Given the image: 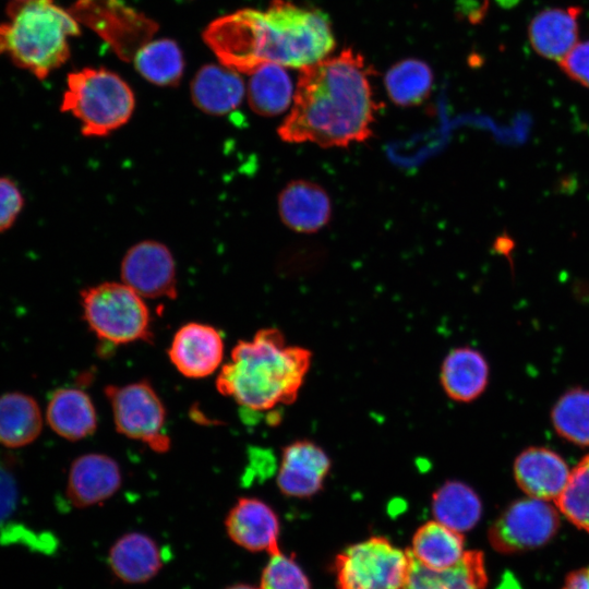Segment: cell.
Masks as SVG:
<instances>
[{"instance_id":"1","label":"cell","mask_w":589,"mask_h":589,"mask_svg":"<svg viewBox=\"0 0 589 589\" xmlns=\"http://www.w3.org/2000/svg\"><path fill=\"white\" fill-rule=\"evenodd\" d=\"M300 70L292 108L278 128L283 141L344 147L371 136L378 106L361 55L345 49Z\"/></svg>"},{"instance_id":"2","label":"cell","mask_w":589,"mask_h":589,"mask_svg":"<svg viewBox=\"0 0 589 589\" xmlns=\"http://www.w3.org/2000/svg\"><path fill=\"white\" fill-rule=\"evenodd\" d=\"M203 37L224 65L247 74L265 62L302 69L335 47L325 13L287 0H273L266 11L242 9L218 17Z\"/></svg>"},{"instance_id":"3","label":"cell","mask_w":589,"mask_h":589,"mask_svg":"<svg viewBox=\"0 0 589 589\" xmlns=\"http://www.w3.org/2000/svg\"><path fill=\"white\" fill-rule=\"evenodd\" d=\"M310 363L311 352L288 346L280 330L260 329L233 347L230 360L220 366L216 388L245 409L271 410L296 400Z\"/></svg>"},{"instance_id":"4","label":"cell","mask_w":589,"mask_h":589,"mask_svg":"<svg viewBox=\"0 0 589 589\" xmlns=\"http://www.w3.org/2000/svg\"><path fill=\"white\" fill-rule=\"evenodd\" d=\"M79 22L53 0L11 1L0 22V56L37 79H46L70 56Z\"/></svg>"},{"instance_id":"5","label":"cell","mask_w":589,"mask_h":589,"mask_svg":"<svg viewBox=\"0 0 589 589\" xmlns=\"http://www.w3.org/2000/svg\"><path fill=\"white\" fill-rule=\"evenodd\" d=\"M134 106L131 87L118 74L85 68L68 75L60 109L80 121L83 135L100 137L125 124Z\"/></svg>"},{"instance_id":"6","label":"cell","mask_w":589,"mask_h":589,"mask_svg":"<svg viewBox=\"0 0 589 589\" xmlns=\"http://www.w3.org/2000/svg\"><path fill=\"white\" fill-rule=\"evenodd\" d=\"M124 283L107 281L81 292L83 317L101 340L115 345L152 339L146 303Z\"/></svg>"},{"instance_id":"7","label":"cell","mask_w":589,"mask_h":589,"mask_svg":"<svg viewBox=\"0 0 589 589\" xmlns=\"http://www.w3.org/2000/svg\"><path fill=\"white\" fill-rule=\"evenodd\" d=\"M411 565L410 550L383 537L352 544L335 561L338 589H401Z\"/></svg>"},{"instance_id":"8","label":"cell","mask_w":589,"mask_h":589,"mask_svg":"<svg viewBox=\"0 0 589 589\" xmlns=\"http://www.w3.org/2000/svg\"><path fill=\"white\" fill-rule=\"evenodd\" d=\"M113 416L116 430L132 440L147 444L157 453L170 448V438L164 433L165 406L147 381L105 388Z\"/></svg>"},{"instance_id":"9","label":"cell","mask_w":589,"mask_h":589,"mask_svg":"<svg viewBox=\"0 0 589 589\" xmlns=\"http://www.w3.org/2000/svg\"><path fill=\"white\" fill-rule=\"evenodd\" d=\"M558 512L550 502L526 497L508 505L489 529L494 550L514 554L538 549L557 532Z\"/></svg>"},{"instance_id":"10","label":"cell","mask_w":589,"mask_h":589,"mask_svg":"<svg viewBox=\"0 0 589 589\" xmlns=\"http://www.w3.org/2000/svg\"><path fill=\"white\" fill-rule=\"evenodd\" d=\"M103 36L121 58L130 60L148 41L157 25L121 0H79L69 10Z\"/></svg>"},{"instance_id":"11","label":"cell","mask_w":589,"mask_h":589,"mask_svg":"<svg viewBox=\"0 0 589 589\" xmlns=\"http://www.w3.org/2000/svg\"><path fill=\"white\" fill-rule=\"evenodd\" d=\"M121 278L143 298L177 297L175 260L160 242L145 240L131 247L121 262Z\"/></svg>"},{"instance_id":"12","label":"cell","mask_w":589,"mask_h":589,"mask_svg":"<svg viewBox=\"0 0 589 589\" xmlns=\"http://www.w3.org/2000/svg\"><path fill=\"white\" fill-rule=\"evenodd\" d=\"M224 349V339L215 327L193 322L177 330L168 357L183 376L203 378L220 368Z\"/></svg>"},{"instance_id":"13","label":"cell","mask_w":589,"mask_h":589,"mask_svg":"<svg viewBox=\"0 0 589 589\" xmlns=\"http://www.w3.org/2000/svg\"><path fill=\"white\" fill-rule=\"evenodd\" d=\"M121 483V470L113 458L89 453L71 464L65 492L72 505L84 508L110 498Z\"/></svg>"},{"instance_id":"14","label":"cell","mask_w":589,"mask_h":589,"mask_svg":"<svg viewBox=\"0 0 589 589\" xmlns=\"http://www.w3.org/2000/svg\"><path fill=\"white\" fill-rule=\"evenodd\" d=\"M229 538L251 552L279 551V521L273 508L254 497H241L225 519Z\"/></svg>"},{"instance_id":"15","label":"cell","mask_w":589,"mask_h":589,"mask_svg":"<svg viewBox=\"0 0 589 589\" xmlns=\"http://www.w3.org/2000/svg\"><path fill=\"white\" fill-rule=\"evenodd\" d=\"M329 467L330 460L320 446L294 442L283 450L277 485L287 496L310 497L322 489Z\"/></svg>"},{"instance_id":"16","label":"cell","mask_w":589,"mask_h":589,"mask_svg":"<svg viewBox=\"0 0 589 589\" xmlns=\"http://www.w3.org/2000/svg\"><path fill=\"white\" fill-rule=\"evenodd\" d=\"M514 478L529 497L555 501L564 490L570 470L566 461L546 447H529L514 461Z\"/></svg>"},{"instance_id":"17","label":"cell","mask_w":589,"mask_h":589,"mask_svg":"<svg viewBox=\"0 0 589 589\" xmlns=\"http://www.w3.org/2000/svg\"><path fill=\"white\" fill-rule=\"evenodd\" d=\"M278 213L290 229L311 233L322 229L329 220L332 204L326 191L306 180L288 183L278 196Z\"/></svg>"},{"instance_id":"18","label":"cell","mask_w":589,"mask_h":589,"mask_svg":"<svg viewBox=\"0 0 589 589\" xmlns=\"http://www.w3.org/2000/svg\"><path fill=\"white\" fill-rule=\"evenodd\" d=\"M244 92L239 72L224 64L202 67L191 83L194 105L203 112L215 116L229 113L239 107Z\"/></svg>"},{"instance_id":"19","label":"cell","mask_w":589,"mask_h":589,"mask_svg":"<svg viewBox=\"0 0 589 589\" xmlns=\"http://www.w3.org/2000/svg\"><path fill=\"white\" fill-rule=\"evenodd\" d=\"M47 423L59 436L80 441L97 429V414L91 397L74 387L59 388L52 393L47 405Z\"/></svg>"},{"instance_id":"20","label":"cell","mask_w":589,"mask_h":589,"mask_svg":"<svg viewBox=\"0 0 589 589\" xmlns=\"http://www.w3.org/2000/svg\"><path fill=\"white\" fill-rule=\"evenodd\" d=\"M579 8L546 9L538 13L528 28L532 48L542 57L561 61L578 43Z\"/></svg>"},{"instance_id":"21","label":"cell","mask_w":589,"mask_h":589,"mask_svg":"<svg viewBox=\"0 0 589 589\" xmlns=\"http://www.w3.org/2000/svg\"><path fill=\"white\" fill-rule=\"evenodd\" d=\"M486 585L483 553L471 550L444 570H431L411 554L409 575L401 589H486Z\"/></svg>"},{"instance_id":"22","label":"cell","mask_w":589,"mask_h":589,"mask_svg":"<svg viewBox=\"0 0 589 589\" xmlns=\"http://www.w3.org/2000/svg\"><path fill=\"white\" fill-rule=\"evenodd\" d=\"M115 575L124 582L141 584L153 578L161 568V553L156 542L141 532L120 537L109 552Z\"/></svg>"},{"instance_id":"23","label":"cell","mask_w":589,"mask_h":589,"mask_svg":"<svg viewBox=\"0 0 589 589\" xmlns=\"http://www.w3.org/2000/svg\"><path fill=\"white\" fill-rule=\"evenodd\" d=\"M489 365L484 357L468 347L452 350L441 370V383L449 398L468 402L478 398L486 387Z\"/></svg>"},{"instance_id":"24","label":"cell","mask_w":589,"mask_h":589,"mask_svg":"<svg viewBox=\"0 0 589 589\" xmlns=\"http://www.w3.org/2000/svg\"><path fill=\"white\" fill-rule=\"evenodd\" d=\"M41 430V410L32 396L20 392L0 395V445L8 448L26 446Z\"/></svg>"},{"instance_id":"25","label":"cell","mask_w":589,"mask_h":589,"mask_svg":"<svg viewBox=\"0 0 589 589\" xmlns=\"http://www.w3.org/2000/svg\"><path fill=\"white\" fill-rule=\"evenodd\" d=\"M410 552L424 567L444 570L458 563L466 550L460 532L432 520L418 528Z\"/></svg>"},{"instance_id":"26","label":"cell","mask_w":589,"mask_h":589,"mask_svg":"<svg viewBox=\"0 0 589 589\" xmlns=\"http://www.w3.org/2000/svg\"><path fill=\"white\" fill-rule=\"evenodd\" d=\"M250 75L248 100L255 113L273 117L289 107L293 87L283 65L265 62L254 69Z\"/></svg>"},{"instance_id":"27","label":"cell","mask_w":589,"mask_h":589,"mask_svg":"<svg viewBox=\"0 0 589 589\" xmlns=\"http://www.w3.org/2000/svg\"><path fill=\"white\" fill-rule=\"evenodd\" d=\"M432 514L434 520L462 533L478 524L482 504L469 485L459 481H448L434 492Z\"/></svg>"},{"instance_id":"28","label":"cell","mask_w":589,"mask_h":589,"mask_svg":"<svg viewBox=\"0 0 589 589\" xmlns=\"http://www.w3.org/2000/svg\"><path fill=\"white\" fill-rule=\"evenodd\" d=\"M134 64L144 79L158 86L177 85L184 68L179 46L167 38L144 44L134 55Z\"/></svg>"},{"instance_id":"29","label":"cell","mask_w":589,"mask_h":589,"mask_svg":"<svg viewBox=\"0 0 589 589\" xmlns=\"http://www.w3.org/2000/svg\"><path fill=\"white\" fill-rule=\"evenodd\" d=\"M384 83L393 103L404 107L416 106L430 96L433 74L425 62L406 59L387 71Z\"/></svg>"},{"instance_id":"30","label":"cell","mask_w":589,"mask_h":589,"mask_svg":"<svg viewBox=\"0 0 589 589\" xmlns=\"http://www.w3.org/2000/svg\"><path fill=\"white\" fill-rule=\"evenodd\" d=\"M556 433L578 446H589V390L572 388L560 397L551 412Z\"/></svg>"},{"instance_id":"31","label":"cell","mask_w":589,"mask_h":589,"mask_svg":"<svg viewBox=\"0 0 589 589\" xmlns=\"http://www.w3.org/2000/svg\"><path fill=\"white\" fill-rule=\"evenodd\" d=\"M554 503L572 524L589 532V454L570 470L568 481Z\"/></svg>"},{"instance_id":"32","label":"cell","mask_w":589,"mask_h":589,"mask_svg":"<svg viewBox=\"0 0 589 589\" xmlns=\"http://www.w3.org/2000/svg\"><path fill=\"white\" fill-rule=\"evenodd\" d=\"M263 569L260 589H310V582L300 566L279 551L269 554Z\"/></svg>"},{"instance_id":"33","label":"cell","mask_w":589,"mask_h":589,"mask_svg":"<svg viewBox=\"0 0 589 589\" xmlns=\"http://www.w3.org/2000/svg\"><path fill=\"white\" fill-rule=\"evenodd\" d=\"M19 185L9 177H0V233L10 229L24 207Z\"/></svg>"},{"instance_id":"34","label":"cell","mask_w":589,"mask_h":589,"mask_svg":"<svg viewBox=\"0 0 589 589\" xmlns=\"http://www.w3.org/2000/svg\"><path fill=\"white\" fill-rule=\"evenodd\" d=\"M558 62L572 80L589 87V40L577 43Z\"/></svg>"},{"instance_id":"35","label":"cell","mask_w":589,"mask_h":589,"mask_svg":"<svg viewBox=\"0 0 589 589\" xmlns=\"http://www.w3.org/2000/svg\"><path fill=\"white\" fill-rule=\"evenodd\" d=\"M17 492L12 476L0 467V525L3 524L16 507Z\"/></svg>"},{"instance_id":"36","label":"cell","mask_w":589,"mask_h":589,"mask_svg":"<svg viewBox=\"0 0 589 589\" xmlns=\"http://www.w3.org/2000/svg\"><path fill=\"white\" fill-rule=\"evenodd\" d=\"M563 589H589V567L572 572L566 577Z\"/></svg>"},{"instance_id":"37","label":"cell","mask_w":589,"mask_h":589,"mask_svg":"<svg viewBox=\"0 0 589 589\" xmlns=\"http://www.w3.org/2000/svg\"><path fill=\"white\" fill-rule=\"evenodd\" d=\"M227 589H260V588H255V587L250 586V585L238 584V585L228 587Z\"/></svg>"},{"instance_id":"38","label":"cell","mask_w":589,"mask_h":589,"mask_svg":"<svg viewBox=\"0 0 589 589\" xmlns=\"http://www.w3.org/2000/svg\"><path fill=\"white\" fill-rule=\"evenodd\" d=\"M11 1H22V0H11Z\"/></svg>"}]
</instances>
